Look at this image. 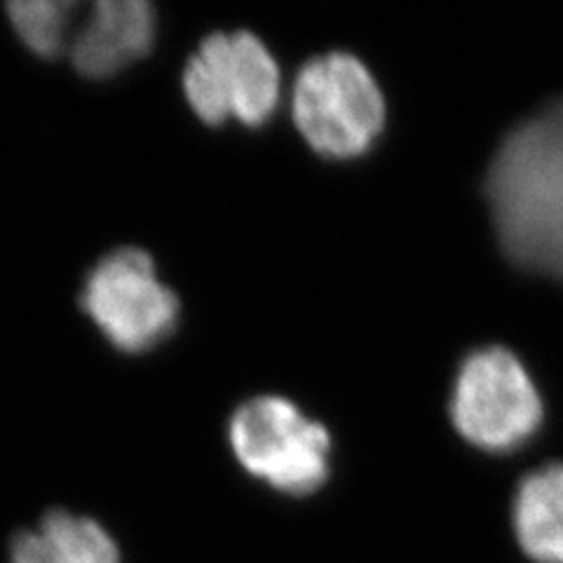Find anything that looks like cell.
<instances>
[{
    "label": "cell",
    "mask_w": 563,
    "mask_h": 563,
    "mask_svg": "<svg viewBox=\"0 0 563 563\" xmlns=\"http://www.w3.org/2000/svg\"><path fill=\"white\" fill-rule=\"evenodd\" d=\"M486 196L509 261L563 279V99L503 139L488 167Z\"/></svg>",
    "instance_id": "1"
},
{
    "label": "cell",
    "mask_w": 563,
    "mask_h": 563,
    "mask_svg": "<svg viewBox=\"0 0 563 563\" xmlns=\"http://www.w3.org/2000/svg\"><path fill=\"white\" fill-rule=\"evenodd\" d=\"M291 113L312 151L333 161L366 153L385 125V101L374 76L345 52L314 57L298 70Z\"/></svg>",
    "instance_id": "2"
},
{
    "label": "cell",
    "mask_w": 563,
    "mask_h": 563,
    "mask_svg": "<svg viewBox=\"0 0 563 563\" xmlns=\"http://www.w3.org/2000/svg\"><path fill=\"white\" fill-rule=\"evenodd\" d=\"M231 446L252 477L303 498L329 479L331 437L285 397H254L231 420Z\"/></svg>",
    "instance_id": "3"
},
{
    "label": "cell",
    "mask_w": 563,
    "mask_h": 563,
    "mask_svg": "<svg viewBox=\"0 0 563 563\" xmlns=\"http://www.w3.org/2000/svg\"><path fill=\"white\" fill-rule=\"evenodd\" d=\"M186 101L207 125L261 128L279 101V68L256 35L211 33L184 70Z\"/></svg>",
    "instance_id": "4"
},
{
    "label": "cell",
    "mask_w": 563,
    "mask_h": 563,
    "mask_svg": "<svg viewBox=\"0 0 563 563\" xmlns=\"http://www.w3.org/2000/svg\"><path fill=\"white\" fill-rule=\"evenodd\" d=\"M451 418L472 446L509 453L542 422V399L523 364L505 347L472 352L457 372Z\"/></svg>",
    "instance_id": "5"
},
{
    "label": "cell",
    "mask_w": 563,
    "mask_h": 563,
    "mask_svg": "<svg viewBox=\"0 0 563 563\" xmlns=\"http://www.w3.org/2000/svg\"><path fill=\"white\" fill-rule=\"evenodd\" d=\"M80 306L113 347L148 352L172 336L179 298L155 273L153 258L125 246L103 256L85 279Z\"/></svg>",
    "instance_id": "6"
},
{
    "label": "cell",
    "mask_w": 563,
    "mask_h": 563,
    "mask_svg": "<svg viewBox=\"0 0 563 563\" xmlns=\"http://www.w3.org/2000/svg\"><path fill=\"white\" fill-rule=\"evenodd\" d=\"M155 41V12L146 0H99L78 38L70 64L80 76L103 80L144 59Z\"/></svg>",
    "instance_id": "7"
},
{
    "label": "cell",
    "mask_w": 563,
    "mask_h": 563,
    "mask_svg": "<svg viewBox=\"0 0 563 563\" xmlns=\"http://www.w3.org/2000/svg\"><path fill=\"white\" fill-rule=\"evenodd\" d=\"M517 548L533 563H563V463L526 474L512 503Z\"/></svg>",
    "instance_id": "8"
},
{
    "label": "cell",
    "mask_w": 563,
    "mask_h": 563,
    "mask_svg": "<svg viewBox=\"0 0 563 563\" xmlns=\"http://www.w3.org/2000/svg\"><path fill=\"white\" fill-rule=\"evenodd\" d=\"M10 563H120V552L97 521L52 509L35 531L12 540Z\"/></svg>",
    "instance_id": "9"
},
{
    "label": "cell",
    "mask_w": 563,
    "mask_h": 563,
    "mask_svg": "<svg viewBox=\"0 0 563 563\" xmlns=\"http://www.w3.org/2000/svg\"><path fill=\"white\" fill-rule=\"evenodd\" d=\"M74 12L76 3L70 0H24V3L8 5V16L16 35L33 55L45 59H55L64 52Z\"/></svg>",
    "instance_id": "10"
}]
</instances>
